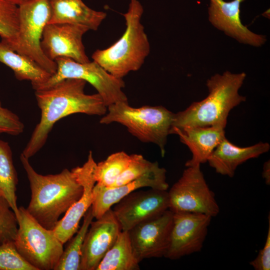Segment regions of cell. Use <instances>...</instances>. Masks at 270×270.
<instances>
[{
  "label": "cell",
  "instance_id": "3957f363",
  "mask_svg": "<svg viewBox=\"0 0 270 270\" xmlns=\"http://www.w3.org/2000/svg\"><path fill=\"white\" fill-rule=\"evenodd\" d=\"M246 77L244 72L234 74L228 70L212 76L206 83L208 96L174 114L172 128L212 126L225 128L230 110L246 100L238 93Z\"/></svg>",
  "mask_w": 270,
  "mask_h": 270
},
{
  "label": "cell",
  "instance_id": "44dd1931",
  "mask_svg": "<svg viewBox=\"0 0 270 270\" xmlns=\"http://www.w3.org/2000/svg\"><path fill=\"white\" fill-rule=\"evenodd\" d=\"M0 62L12 69L18 80L30 81L34 90L51 76L34 60L16 52L2 40L0 42Z\"/></svg>",
  "mask_w": 270,
  "mask_h": 270
},
{
  "label": "cell",
  "instance_id": "30bf717a",
  "mask_svg": "<svg viewBox=\"0 0 270 270\" xmlns=\"http://www.w3.org/2000/svg\"><path fill=\"white\" fill-rule=\"evenodd\" d=\"M168 210V191L152 188L130 193L114 204L112 209L122 231L126 232Z\"/></svg>",
  "mask_w": 270,
  "mask_h": 270
},
{
  "label": "cell",
  "instance_id": "4dcf8cb0",
  "mask_svg": "<svg viewBox=\"0 0 270 270\" xmlns=\"http://www.w3.org/2000/svg\"><path fill=\"white\" fill-rule=\"evenodd\" d=\"M255 270H270V218L268 215V228L264 245L257 256L250 262Z\"/></svg>",
  "mask_w": 270,
  "mask_h": 270
},
{
  "label": "cell",
  "instance_id": "52a82bcc",
  "mask_svg": "<svg viewBox=\"0 0 270 270\" xmlns=\"http://www.w3.org/2000/svg\"><path fill=\"white\" fill-rule=\"evenodd\" d=\"M18 6V29L15 42L10 46L16 52L31 58L51 75L56 71L54 61L44 53L41 41L50 18L49 0H31Z\"/></svg>",
  "mask_w": 270,
  "mask_h": 270
},
{
  "label": "cell",
  "instance_id": "4fadbf2b",
  "mask_svg": "<svg viewBox=\"0 0 270 270\" xmlns=\"http://www.w3.org/2000/svg\"><path fill=\"white\" fill-rule=\"evenodd\" d=\"M89 30L82 25L48 24L43 32L42 50L53 61L56 58L65 57L79 62H88L90 60L85 52L82 37Z\"/></svg>",
  "mask_w": 270,
  "mask_h": 270
},
{
  "label": "cell",
  "instance_id": "d6986e66",
  "mask_svg": "<svg viewBox=\"0 0 270 270\" xmlns=\"http://www.w3.org/2000/svg\"><path fill=\"white\" fill-rule=\"evenodd\" d=\"M270 148V144L263 142L240 147L225 137L213 151L207 162L218 174L232 178L238 166L267 152Z\"/></svg>",
  "mask_w": 270,
  "mask_h": 270
},
{
  "label": "cell",
  "instance_id": "8992f818",
  "mask_svg": "<svg viewBox=\"0 0 270 270\" xmlns=\"http://www.w3.org/2000/svg\"><path fill=\"white\" fill-rule=\"evenodd\" d=\"M16 217L18 228L14 244L18 254L36 270H54L64 244L52 230L42 226L24 207L18 208Z\"/></svg>",
  "mask_w": 270,
  "mask_h": 270
},
{
  "label": "cell",
  "instance_id": "9a60e30c",
  "mask_svg": "<svg viewBox=\"0 0 270 270\" xmlns=\"http://www.w3.org/2000/svg\"><path fill=\"white\" fill-rule=\"evenodd\" d=\"M166 170L155 162L153 166L135 180L122 186L105 188L94 185L92 190L93 200L91 206L96 219L100 218L122 198L145 187L168 190L169 186L166 181Z\"/></svg>",
  "mask_w": 270,
  "mask_h": 270
},
{
  "label": "cell",
  "instance_id": "277c9868",
  "mask_svg": "<svg viewBox=\"0 0 270 270\" xmlns=\"http://www.w3.org/2000/svg\"><path fill=\"white\" fill-rule=\"evenodd\" d=\"M144 8L138 0H130L128 11L122 14L126 28L121 38L110 47L97 50L92 59L114 76L122 78L138 70L150 52V44L141 23Z\"/></svg>",
  "mask_w": 270,
  "mask_h": 270
},
{
  "label": "cell",
  "instance_id": "d6a6232c",
  "mask_svg": "<svg viewBox=\"0 0 270 270\" xmlns=\"http://www.w3.org/2000/svg\"><path fill=\"white\" fill-rule=\"evenodd\" d=\"M4 0L8 1L10 2L16 4L18 6H19L24 4L30 1L31 0Z\"/></svg>",
  "mask_w": 270,
  "mask_h": 270
},
{
  "label": "cell",
  "instance_id": "603a6c76",
  "mask_svg": "<svg viewBox=\"0 0 270 270\" xmlns=\"http://www.w3.org/2000/svg\"><path fill=\"white\" fill-rule=\"evenodd\" d=\"M18 182L11 148L7 142L0 140V196L8 200L16 216L18 211L16 194Z\"/></svg>",
  "mask_w": 270,
  "mask_h": 270
},
{
  "label": "cell",
  "instance_id": "5b68a950",
  "mask_svg": "<svg viewBox=\"0 0 270 270\" xmlns=\"http://www.w3.org/2000/svg\"><path fill=\"white\" fill-rule=\"evenodd\" d=\"M174 116V114L163 106L134 108L128 102H120L108 106L100 122L122 124L141 142L156 144L164 156Z\"/></svg>",
  "mask_w": 270,
  "mask_h": 270
},
{
  "label": "cell",
  "instance_id": "5bb4252c",
  "mask_svg": "<svg viewBox=\"0 0 270 270\" xmlns=\"http://www.w3.org/2000/svg\"><path fill=\"white\" fill-rule=\"evenodd\" d=\"M83 242L80 270H96L122 229L112 208L92 221Z\"/></svg>",
  "mask_w": 270,
  "mask_h": 270
},
{
  "label": "cell",
  "instance_id": "9c48e42d",
  "mask_svg": "<svg viewBox=\"0 0 270 270\" xmlns=\"http://www.w3.org/2000/svg\"><path fill=\"white\" fill-rule=\"evenodd\" d=\"M168 194L169 210L173 212L200 213L212 218L220 212V206L206 182L200 165L187 166Z\"/></svg>",
  "mask_w": 270,
  "mask_h": 270
},
{
  "label": "cell",
  "instance_id": "ffe728a7",
  "mask_svg": "<svg viewBox=\"0 0 270 270\" xmlns=\"http://www.w3.org/2000/svg\"><path fill=\"white\" fill-rule=\"evenodd\" d=\"M49 2L51 14L48 24L82 25L96 30L107 16L105 12L89 8L82 0H49Z\"/></svg>",
  "mask_w": 270,
  "mask_h": 270
},
{
  "label": "cell",
  "instance_id": "484cf974",
  "mask_svg": "<svg viewBox=\"0 0 270 270\" xmlns=\"http://www.w3.org/2000/svg\"><path fill=\"white\" fill-rule=\"evenodd\" d=\"M18 29V6L0 0V36L9 46L16 40Z\"/></svg>",
  "mask_w": 270,
  "mask_h": 270
},
{
  "label": "cell",
  "instance_id": "1f68e13d",
  "mask_svg": "<svg viewBox=\"0 0 270 270\" xmlns=\"http://www.w3.org/2000/svg\"><path fill=\"white\" fill-rule=\"evenodd\" d=\"M262 176L264 178L265 180V182L266 184L270 185V160L266 162L264 164Z\"/></svg>",
  "mask_w": 270,
  "mask_h": 270
},
{
  "label": "cell",
  "instance_id": "f546056e",
  "mask_svg": "<svg viewBox=\"0 0 270 270\" xmlns=\"http://www.w3.org/2000/svg\"><path fill=\"white\" fill-rule=\"evenodd\" d=\"M24 130V125L19 117L10 110L4 108L0 101V134L18 136L22 134Z\"/></svg>",
  "mask_w": 270,
  "mask_h": 270
},
{
  "label": "cell",
  "instance_id": "7a4b0ae2",
  "mask_svg": "<svg viewBox=\"0 0 270 270\" xmlns=\"http://www.w3.org/2000/svg\"><path fill=\"white\" fill-rule=\"evenodd\" d=\"M20 159L31 190L26 209L42 226L52 230L60 216L81 197L83 188L72 170L64 168L56 174L42 175L33 168L28 158L21 154Z\"/></svg>",
  "mask_w": 270,
  "mask_h": 270
},
{
  "label": "cell",
  "instance_id": "ac0fdd59",
  "mask_svg": "<svg viewBox=\"0 0 270 270\" xmlns=\"http://www.w3.org/2000/svg\"><path fill=\"white\" fill-rule=\"evenodd\" d=\"M170 134H176L192 154L185 164L190 166L206 163L218 144L226 137L224 128L219 126L173 128Z\"/></svg>",
  "mask_w": 270,
  "mask_h": 270
},
{
  "label": "cell",
  "instance_id": "f1b7e54d",
  "mask_svg": "<svg viewBox=\"0 0 270 270\" xmlns=\"http://www.w3.org/2000/svg\"><path fill=\"white\" fill-rule=\"evenodd\" d=\"M131 155L128 165L110 188L119 186L135 180L150 170L154 164L155 162H151L141 154Z\"/></svg>",
  "mask_w": 270,
  "mask_h": 270
},
{
  "label": "cell",
  "instance_id": "6da1fadb",
  "mask_svg": "<svg viewBox=\"0 0 270 270\" xmlns=\"http://www.w3.org/2000/svg\"><path fill=\"white\" fill-rule=\"evenodd\" d=\"M86 82L68 78L44 89L35 90L40 118L22 154L30 158L45 144L54 125L61 118L74 114L104 116L107 106L99 94L84 92Z\"/></svg>",
  "mask_w": 270,
  "mask_h": 270
},
{
  "label": "cell",
  "instance_id": "7402d4cb",
  "mask_svg": "<svg viewBox=\"0 0 270 270\" xmlns=\"http://www.w3.org/2000/svg\"><path fill=\"white\" fill-rule=\"evenodd\" d=\"M139 263L134 254L128 232L122 231L96 270H138Z\"/></svg>",
  "mask_w": 270,
  "mask_h": 270
},
{
  "label": "cell",
  "instance_id": "7c38bea8",
  "mask_svg": "<svg viewBox=\"0 0 270 270\" xmlns=\"http://www.w3.org/2000/svg\"><path fill=\"white\" fill-rule=\"evenodd\" d=\"M173 214L168 210L128 231L133 252L139 262L145 258L164 257L169 246Z\"/></svg>",
  "mask_w": 270,
  "mask_h": 270
},
{
  "label": "cell",
  "instance_id": "d4e9b609",
  "mask_svg": "<svg viewBox=\"0 0 270 270\" xmlns=\"http://www.w3.org/2000/svg\"><path fill=\"white\" fill-rule=\"evenodd\" d=\"M94 217L91 206L84 216L82 226L64 250L54 270H80L83 242Z\"/></svg>",
  "mask_w": 270,
  "mask_h": 270
},
{
  "label": "cell",
  "instance_id": "ba28073f",
  "mask_svg": "<svg viewBox=\"0 0 270 270\" xmlns=\"http://www.w3.org/2000/svg\"><path fill=\"white\" fill-rule=\"evenodd\" d=\"M54 62L57 66L55 74L35 90L49 88L66 79H80L90 84L96 90L107 107L116 102H128L122 90L125 86L122 78L114 76L96 62H79L65 57L56 58Z\"/></svg>",
  "mask_w": 270,
  "mask_h": 270
},
{
  "label": "cell",
  "instance_id": "e0dca14e",
  "mask_svg": "<svg viewBox=\"0 0 270 270\" xmlns=\"http://www.w3.org/2000/svg\"><path fill=\"white\" fill-rule=\"evenodd\" d=\"M246 0H210L208 19L211 24L238 42L259 47L266 41L265 36L256 34L242 24L240 4Z\"/></svg>",
  "mask_w": 270,
  "mask_h": 270
},
{
  "label": "cell",
  "instance_id": "2e32d148",
  "mask_svg": "<svg viewBox=\"0 0 270 270\" xmlns=\"http://www.w3.org/2000/svg\"><path fill=\"white\" fill-rule=\"evenodd\" d=\"M96 162L90 151L86 162L82 166H77L72 170L78 180L83 188V193L60 220L52 230L58 239L64 244L70 240L79 229L81 218L92 206V190L96 184L94 176V166Z\"/></svg>",
  "mask_w": 270,
  "mask_h": 270
},
{
  "label": "cell",
  "instance_id": "8fae6325",
  "mask_svg": "<svg viewBox=\"0 0 270 270\" xmlns=\"http://www.w3.org/2000/svg\"><path fill=\"white\" fill-rule=\"evenodd\" d=\"M212 218L200 213L174 212L169 246L164 257L174 260L200 252Z\"/></svg>",
  "mask_w": 270,
  "mask_h": 270
},
{
  "label": "cell",
  "instance_id": "4316f807",
  "mask_svg": "<svg viewBox=\"0 0 270 270\" xmlns=\"http://www.w3.org/2000/svg\"><path fill=\"white\" fill-rule=\"evenodd\" d=\"M18 228L16 214L8 200L0 196V244L14 242Z\"/></svg>",
  "mask_w": 270,
  "mask_h": 270
},
{
  "label": "cell",
  "instance_id": "83f0119b",
  "mask_svg": "<svg viewBox=\"0 0 270 270\" xmlns=\"http://www.w3.org/2000/svg\"><path fill=\"white\" fill-rule=\"evenodd\" d=\"M0 270H36L18 252L14 242L0 244Z\"/></svg>",
  "mask_w": 270,
  "mask_h": 270
},
{
  "label": "cell",
  "instance_id": "cb8c5ba5",
  "mask_svg": "<svg viewBox=\"0 0 270 270\" xmlns=\"http://www.w3.org/2000/svg\"><path fill=\"white\" fill-rule=\"evenodd\" d=\"M131 158V154L121 151L113 153L105 160L96 163L94 170L95 184L110 188L126 168Z\"/></svg>",
  "mask_w": 270,
  "mask_h": 270
}]
</instances>
